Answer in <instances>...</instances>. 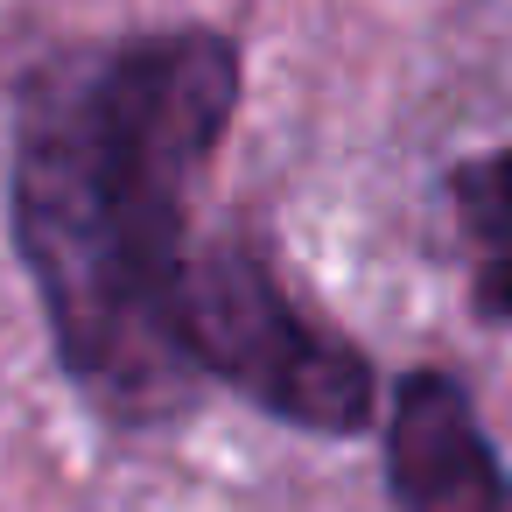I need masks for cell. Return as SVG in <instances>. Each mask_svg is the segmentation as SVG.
<instances>
[{
  "instance_id": "obj_1",
  "label": "cell",
  "mask_w": 512,
  "mask_h": 512,
  "mask_svg": "<svg viewBox=\"0 0 512 512\" xmlns=\"http://www.w3.org/2000/svg\"><path fill=\"white\" fill-rule=\"evenodd\" d=\"M239 113V43L148 29L71 43L15 92L8 225L64 379L113 428H162L204 400L176 337L190 197Z\"/></svg>"
},
{
  "instance_id": "obj_2",
  "label": "cell",
  "mask_w": 512,
  "mask_h": 512,
  "mask_svg": "<svg viewBox=\"0 0 512 512\" xmlns=\"http://www.w3.org/2000/svg\"><path fill=\"white\" fill-rule=\"evenodd\" d=\"M176 337L204 386H225L302 435H365L379 421L386 393L372 358L344 330L316 323L246 232L190 239Z\"/></svg>"
},
{
  "instance_id": "obj_4",
  "label": "cell",
  "mask_w": 512,
  "mask_h": 512,
  "mask_svg": "<svg viewBox=\"0 0 512 512\" xmlns=\"http://www.w3.org/2000/svg\"><path fill=\"white\" fill-rule=\"evenodd\" d=\"M442 190L470 253V316L512 330V148H484L456 162Z\"/></svg>"
},
{
  "instance_id": "obj_3",
  "label": "cell",
  "mask_w": 512,
  "mask_h": 512,
  "mask_svg": "<svg viewBox=\"0 0 512 512\" xmlns=\"http://www.w3.org/2000/svg\"><path fill=\"white\" fill-rule=\"evenodd\" d=\"M379 435L393 512H512V470L491 449L456 372H400L379 400Z\"/></svg>"
}]
</instances>
